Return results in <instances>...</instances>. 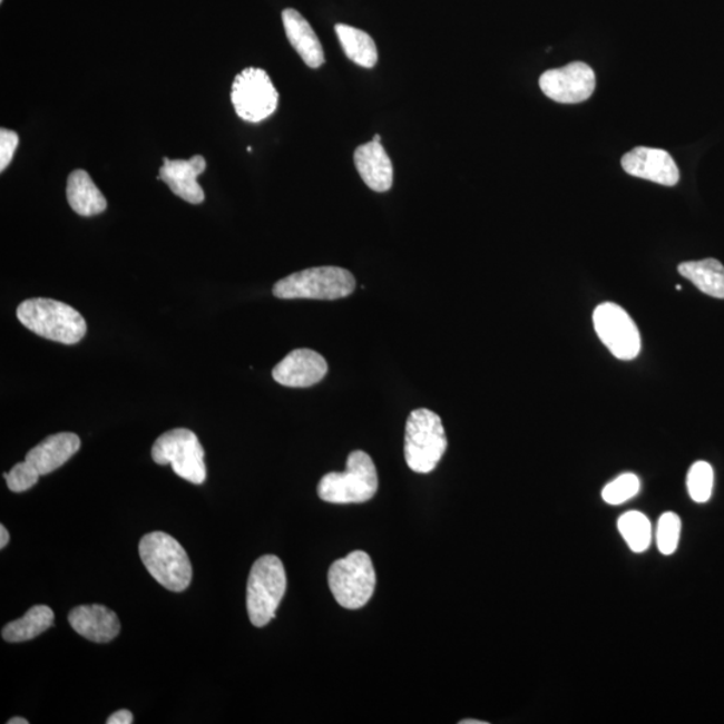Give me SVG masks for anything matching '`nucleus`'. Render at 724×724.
Here are the masks:
<instances>
[{"mask_svg":"<svg viewBox=\"0 0 724 724\" xmlns=\"http://www.w3.org/2000/svg\"><path fill=\"white\" fill-rule=\"evenodd\" d=\"M21 324L39 337L75 345L87 334L88 326L82 315L69 305L50 299H31L17 309Z\"/></svg>","mask_w":724,"mask_h":724,"instance_id":"f257e3e1","label":"nucleus"},{"mask_svg":"<svg viewBox=\"0 0 724 724\" xmlns=\"http://www.w3.org/2000/svg\"><path fill=\"white\" fill-rule=\"evenodd\" d=\"M138 552L145 568L157 583L170 591L186 590L193 579V565L187 551L166 532L155 531L144 536Z\"/></svg>","mask_w":724,"mask_h":724,"instance_id":"f03ea898","label":"nucleus"},{"mask_svg":"<svg viewBox=\"0 0 724 724\" xmlns=\"http://www.w3.org/2000/svg\"><path fill=\"white\" fill-rule=\"evenodd\" d=\"M355 288L351 272L342 267L322 266L290 274L275 283L273 294L280 300H322L345 299Z\"/></svg>","mask_w":724,"mask_h":724,"instance_id":"7ed1b4c3","label":"nucleus"},{"mask_svg":"<svg viewBox=\"0 0 724 724\" xmlns=\"http://www.w3.org/2000/svg\"><path fill=\"white\" fill-rule=\"evenodd\" d=\"M379 489L376 466L364 451H353L348 457L344 472H329L319 483V496L329 503H364Z\"/></svg>","mask_w":724,"mask_h":724,"instance_id":"20e7f679","label":"nucleus"},{"mask_svg":"<svg viewBox=\"0 0 724 724\" xmlns=\"http://www.w3.org/2000/svg\"><path fill=\"white\" fill-rule=\"evenodd\" d=\"M449 442L438 413L425 408L413 411L407 420L404 453L408 467L430 473L443 458Z\"/></svg>","mask_w":724,"mask_h":724,"instance_id":"39448f33","label":"nucleus"},{"mask_svg":"<svg viewBox=\"0 0 724 724\" xmlns=\"http://www.w3.org/2000/svg\"><path fill=\"white\" fill-rule=\"evenodd\" d=\"M286 587L285 566L278 557L263 556L256 559L247 583V612L255 627H265L273 620Z\"/></svg>","mask_w":724,"mask_h":724,"instance_id":"423d86ee","label":"nucleus"},{"mask_svg":"<svg viewBox=\"0 0 724 724\" xmlns=\"http://www.w3.org/2000/svg\"><path fill=\"white\" fill-rule=\"evenodd\" d=\"M329 588L342 608L360 609L371 600L376 587V573L365 551H353L335 561L327 575Z\"/></svg>","mask_w":724,"mask_h":724,"instance_id":"0eeeda50","label":"nucleus"},{"mask_svg":"<svg viewBox=\"0 0 724 724\" xmlns=\"http://www.w3.org/2000/svg\"><path fill=\"white\" fill-rule=\"evenodd\" d=\"M153 458L157 464L173 466L176 476L190 483L202 485L207 478L203 446L187 428L163 433L154 444Z\"/></svg>","mask_w":724,"mask_h":724,"instance_id":"6e6552de","label":"nucleus"},{"mask_svg":"<svg viewBox=\"0 0 724 724\" xmlns=\"http://www.w3.org/2000/svg\"><path fill=\"white\" fill-rule=\"evenodd\" d=\"M276 91L267 72L258 68H247L235 77L232 102L236 115L247 123H261L278 108Z\"/></svg>","mask_w":724,"mask_h":724,"instance_id":"1a4fd4ad","label":"nucleus"},{"mask_svg":"<svg viewBox=\"0 0 724 724\" xmlns=\"http://www.w3.org/2000/svg\"><path fill=\"white\" fill-rule=\"evenodd\" d=\"M594 324L598 339L618 360L629 361L642 351V335L630 315L622 306L605 302L597 306Z\"/></svg>","mask_w":724,"mask_h":724,"instance_id":"9d476101","label":"nucleus"},{"mask_svg":"<svg viewBox=\"0 0 724 724\" xmlns=\"http://www.w3.org/2000/svg\"><path fill=\"white\" fill-rule=\"evenodd\" d=\"M546 97L559 104L587 101L596 89V75L589 65L571 62L564 68L546 70L539 78Z\"/></svg>","mask_w":724,"mask_h":724,"instance_id":"9b49d317","label":"nucleus"},{"mask_svg":"<svg viewBox=\"0 0 724 724\" xmlns=\"http://www.w3.org/2000/svg\"><path fill=\"white\" fill-rule=\"evenodd\" d=\"M622 166L632 176L666 187L676 186L681 179L673 156L664 149L637 147L623 156Z\"/></svg>","mask_w":724,"mask_h":724,"instance_id":"f8f14e48","label":"nucleus"},{"mask_svg":"<svg viewBox=\"0 0 724 724\" xmlns=\"http://www.w3.org/2000/svg\"><path fill=\"white\" fill-rule=\"evenodd\" d=\"M327 362L312 349H295L273 370L276 383L288 388H309L326 376Z\"/></svg>","mask_w":724,"mask_h":724,"instance_id":"ddd939ff","label":"nucleus"},{"mask_svg":"<svg viewBox=\"0 0 724 724\" xmlns=\"http://www.w3.org/2000/svg\"><path fill=\"white\" fill-rule=\"evenodd\" d=\"M206 168V159L200 155H195L189 160H169L166 157L159 170V179L166 183L180 199L190 204H200L204 202V190L197 183V177Z\"/></svg>","mask_w":724,"mask_h":724,"instance_id":"4468645a","label":"nucleus"},{"mask_svg":"<svg viewBox=\"0 0 724 724\" xmlns=\"http://www.w3.org/2000/svg\"><path fill=\"white\" fill-rule=\"evenodd\" d=\"M71 628L95 643H109L120 634L121 624L114 610L104 605H81L69 614Z\"/></svg>","mask_w":724,"mask_h":724,"instance_id":"2eb2a0df","label":"nucleus"},{"mask_svg":"<svg viewBox=\"0 0 724 724\" xmlns=\"http://www.w3.org/2000/svg\"><path fill=\"white\" fill-rule=\"evenodd\" d=\"M354 166L368 187L387 193L393 186V164L383 144L370 141L354 150Z\"/></svg>","mask_w":724,"mask_h":724,"instance_id":"dca6fc26","label":"nucleus"},{"mask_svg":"<svg viewBox=\"0 0 724 724\" xmlns=\"http://www.w3.org/2000/svg\"><path fill=\"white\" fill-rule=\"evenodd\" d=\"M80 449L81 439L76 433H56L31 449L26 460L36 467L41 477L49 476L68 462Z\"/></svg>","mask_w":724,"mask_h":724,"instance_id":"f3484780","label":"nucleus"},{"mask_svg":"<svg viewBox=\"0 0 724 724\" xmlns=\"http://www.w3.org/2000/svg\"><path fill=\"white\" fill-rule=\"evenodd\" d=\"M283 28L293 49L299 52L309 68L319 69L325 62L324 49L311 23L297 10L282 12Z\"/></svg>","mask_w":724,"mask_h":724,"instance_id":"a211bd4d","label":"nucleus"},{"mask_svg":"<svg viewBox=\"0 0 724 724\" xmlns=\"http://www.w3.org/2000/svg\"><path fill=\"white\" fill-rule=\"evenodd\" d=\"M69 206L81 216H96L107 209L108 203L87 170L71 173L66 187Z\"/></svg>","mask_w":724,"mask_h":724,"instance_id":"6ab92c4d","label":"nucleus"},{"mask_svg":"<svg viewBox=\"0 0 724 724\" xmlns=\"http://www.w3.org/2000/svg\"><path fill=\"white\" fill-rule=\"evenodd\" d=\"M677 270L704 294L724 300V266L720 261L708 258L684 262Z\"/></svg>","mask_w":724,"mask_h":724,"instance_id":"aec40b11","label":"nucleus"},{"mask_svg":"<svg viewBox=\"0 0 724 724\" xmlns=\"http://www.w3.org/2000/svg\"><path fill=\"white\" fill-rule=\"evenodd\" d=\"M335 35L344 50L345 56L361 68L372 69L378 63L379 55L376 43L365 31L348 25H335Z\"/></svg>","mask_w":724,"mask_h":724,"instance_id":"412c9836","label":"nucleus"},{"mask_svg":"<svg viewBox=\"0 0 724 724\" xmlns=\"http://www.w3.org/2000/svg\"><path fill=\"white\" fill-rule=\"evenodd\" d=\"M55 624V612L46 605H36L19 620L2 629V637L9 643H22L42 635Z\"/></svg>","mask_w":724,"mask_h":724,"instance_id":"4be33fe9","label":"nucleus"},{"mask_svg":"<svg viewBox=\"0 0 724 724\" xmlns=\"http://www.w3.org/2000/svg\"><path fill=\"white\" fill-rule=\"evenodd\" d=\"M618 531L628 544L629 549L643 552L649 548L652 541V526L649 519L638 511L625 512L618 519Z\"/></svg>","mask_w":724,"mask_h":724,"instance_id":"5701e85b","label":"nucleus"},{"mask_svg":"<svg viewBox=\"0 0 724 724\" xmlns=\"http://www.w3.org/2000/svg\"><path fill=\"white\" fill-rule=\"evenodd\" d=\"M714 470L707 462H696L691 467L687 477V489L691 499L696 503H706L713 493Z\"/></svg>","mask_w":724,"mask_h":724,"instance_id":"b1692460","label":"nucleus"},{"mask_svg":"<svg viewBox=\"0 0 724 724\" xmlns=\"http://www.w3.org/2000/svg\"><path fill=\"white\" fill-rule=\"evenodd\" d=\"M640 479L635 473L627 472L612 480L603 490V499L608 505H623L635 498L640 491Z\"/></svg>","mask_w":724,"mask_h":724,"instance_id":"393cba45","label":"nucleus"},{"mask_svg":"<svg viewBox=\"0 0 724 724\" xmlns=\"http://www.w3.org/2000/svg\"><path fill=\"white\" fill-rule=\"evenodd\" d=\"M682 521L675 512H664L657 524L656 541L662 555L671 556L679 545Z\"/></svg>","mask_w":724,"mask_h":724,"instance_id":"a878e982","label":"nucleus"},{"mask_svg":"<svg viewBox=\"0 0 724 724\" xmlns=\"http://www.w3.org/2000/svg\"><path fill=\"white\" fill-rule=\"evenodd\" d=\"M3 477L12 492H23L38 483L41 473L28 460H25V462L12 467L10 472L3 473Z\"/></svg>","mask_w":724,"mask_h":724,"instance_id":"bb28decb","label":"nucleus"},{"mask_svg":"<svg viewBox=\"0 0 724 724\" xmlns=\"http://www.w3.org/2000/svg\"><path fill=\"white\" fill-rule=\"evenodd\" d=\"M19 137L17 131L2 128L0 130V170L4 173L14 159L16 150L18 148Z\"/></svg>","mask_w":724,"mask_h":724,"instance_id":"cd10ccee","label":"nucleus"},{"mask_svg":"<svg viewBox=\"0 0 724 724\" xmlns=\"http://www.w3.org/2000/svg\"><path fill=\"white\" fill-rule=\"evenodd\" d=\"M108 724H131L134 723V714L128 710L117 711L114 715L109 716Z\"/></svg>","mask_w":724,"mask_h":724,"instance_id":"c85d7f7f","label":"nucleus"},{"mask_svg":"<svg viewBox=\"0 0 724 724\" xmlns=\"http://www.w3.org/2000/svg\"><path fill=\"white\" fill-rule=\"evenodd\" d=\"M10 541V535L8 529L3 525H0V549H4Z\"/></svg>","mask_w":724,"mask_h":724,"instance_id":"c756f323","label":"nucleus"},{"mask_svg":"<svg viewBox=\"0 0 724 724\" xmlns=\"http://www.w3.org/2000/svg\"><path fill=\"white\" fill-rule=\"evenodd\" d=\"M8 724H29V721L23 720V717H12V720H10Z\"/></svg>","mask_w":724,"mask_h":724,"instance_id":"7c9ffc66","label":"nucleus"},{"mask_svg":"<svg viewBox=\"0 0 724 724\" xmlns=\"http://www.w3.org/2000/svg\"><path fill=\"white\" fill-rule=\"evenodd\" d=\"M460 724H487V722L467 720V721L460 722Z\"/></svg>","mask_w":724,"mask_h":724,"instance_id":"2f4dec72","label":"nucleus"},{"mask_svg":"<svg viewBox=\"0 0 724 724\" xmlns=\"http://www.w3.org/2000/svg\"><path fill=\"white\" fill-rule=\"evenodd\" d=\"M373 141L381 143V137H380V135L374 136V137H373Z\"/></svg>","mask_w":724,"mask_h":724,"instance_id":"473e14b6","label":"nucleus"},{"mask_svg":"<svg viewBox=\"0 0 724 724\" xmlns=\"http://www.w3.org/2000/svg\"><path fill=\"white\" fill-rule=\"evenodd\" d=\"M0 2H3V0H0Z\"/></svg>","mask_w":724,"mask_h":724,"instance_id":"72a5a7b5","label":"nucleus"}]
</instances>
